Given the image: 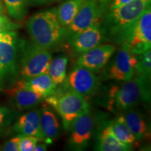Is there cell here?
Masks as SVG:
<instances>
[{
    "mask_svg": "<svg viewBox=\"0 0 151 151\" xmlns=\"http://www.w3.org/2000/svg\"><path fill=\"white\" fill-rule=\"evenodd\" d=\"M26 26L32 41L50 50L56 48L65 37V27H62L58 20L56 9L33 15L27 20Z\"/></svg>",
    "mask_w": 151,
    "mask_h": 151,
    "instance_id": "1",
    "label": "cell"
},
{
    "mask_svg": "<svg viewBox=\"0 0 151 151\" xmlns=\"http://www.w3.org/2000/svg\"><path fill=\"white\" fill-rule=\"evenodd\" d=\"M149 7H150V1L132 0L126 4L108 11V14L105 16L101 26L104 37L113 41Z\"/></svg>",
    "mask_w": 151,
    "mask_h": 151,
    "instance_id": "2",
    "label": "cell"
},
{
    "mask_svg": "<svg viewBox=\"0 0 151 151\" xmlns=\"http://www.w3.org/2000/svg\"><path fill=\"white\" fill-rule=\"evenodd\" d=\"M150 77L134 73L129 80L111 90L113 104L119 111L133 109L140 102H148L150 99Z\"/></svg>",
    "mask_w": 151,
    "mask_h": 151,
    "instance_id": "3",
    "label": "cell"
},
{
    "mask_svg": "<svg viewBox=\"0 0 151 151\" xmlns=\"http://www.w3.org/2000/svg\"><path fill=\"white\" fill-rule=\"evenodd\" d=\"M113 42L127 48L132 53L139 55L151 47L150 7L131 25L119 35Z\"/></svg>",
    "mask_w": 151,
    "mask_h": 151,
    "instance_id": "4",
    "label": "cell"
},
{
    "mask_svg": "<svg viewBox=\"0 0 151 151\" xmlns=\"http://www.w3.org/2000/svg\"><path fill=\"white\" fill-rule=\"evenodd\" d=\"M44 100L60 115L66 130L70 129L76 119L90 111V105L85 96L70 89L60 94H52Z\"/></svg>",
    "mask_w": 151,
    "mask_h": 151,
    "instance_id": "5",
    "label": "cell"
},
{
    "mask_svg": "<svg viewBox=\"0 0 151 151\" xmlns=\"http://www.w3.org/2000/svg\"><path fill=\"white\" fill-rule=\"evenodd\" d=\"M52 60L50 50L32 42H22L20 73L22 79L48 73Z\"/></svg>",
    "mask_w": 151,
    "mask_h": 151,
    "instance_id": "6",
    "label": "cell"
},
{
    "mask_svg": "<svg viewBox=\"0 0 151 151\" xmlns=\"http://www.w3.org/2000/svg\"><path fill=\"white\" fill-rule=\"evenodd\" d=\"M137 57L127 48L122 47L115 55L109 68L107 78L117 81L131 79L135 73Z\"/></svg>",
    "mask_w": 151,
    "mask_h": 151,
    "instance_id": "7",
    "label": "cell"
},
{
    "mask_svg": "<svg viewBox=\"0 0 151 151\" xmlns=\"http://www.w3.org/2000/svg\"><path fill=\"white\" fill-rule=\"evenodd\" d=\"M102 18L97 0H86L72 22L65 28V37H69L90 27Z\"/></svg>",
    "mask_w": 151,
    "mask_h": 151,
    "instance_id": "8",
    "label": "cell"
},
{
    "mask_svg": "<svg viewBox=\"0 0 151 151\" xmlns=\"http://www.w3.org/2000/svg\"><path fill=\"white\" fill-rule=\"evenodd\" d=\"M94 127V119L90 111L77 118L71 124L69 144L76 150H84L91 139Z\"/></svg>",
    "mask_w": 151,
    "mask_h": 151,
    "instance_id": "9",
    "label": "cell"
},
{
    "mask_svg": "<svg viewBox=\"0 0 151 151\" xmlns=\"http://www.w3.org/2000/svg\"><path fill=\"white\" fill-rule=\"evenodd\" d=\"M104 38L100 21L90 27L68 37L71 48L75 55H81L99 46Z\"/></svg>",
    "mask_w": 151,
    "mask_h": 151,
    "instance_id": "10",
    "label": "cell"
},
{
    "mask_svg": "<svg viewBox=\"0 0 151 151\" xmlns=\"http://www.w3.org/2000/svg\"><path fill=\"white\" fill-rule=\"evenodd\" d=\"M100 81L93 71L77 65L69 73L67 79V87L86 97L97 91Z\"/></svg>",
    "mask_w": 151,
    "mask_h": 151,
    "instance_id": "11",
    "label": "cell"
},
{
    "mask_svg": "<svg viewBox=\"0 0 151 151\" xmlns=\"http://www.w3.org/2000/svg\"><path fill=\"white\" fill-rule=\"evenodd\" d=\"M116 47L112 44H103L94 47L79 55L76 65L96 72L103 69L114 54Z\"/></svg>",
    "mask_w": 151,
    "mask_h": 151,
    "instance_id": "12",
    "label": "cell"
},
{
    "mask_svg": "<svg viewBox=\"0 0 151 151\" xmlns=\"http://www.w3.org/2000/svg\"><path fill=\"white\" fill-rule=\"evenodd\" d=\"M17 34L14 31L0 32V64L7 73H17Z\"/></svg>",
    "mask_w": 151,
    "mask_h": 151,
    "instance_id": "13",
    "label": "cell"
},
{
    "mask_svg": "<svg viewBox=\"0 0 151 151\" xmlns=\"http://www.w3.org/2000/svg\"><path fill=\"white\" fill-rule=\"evenodd\" d=\"M13 105L20 111L29 110L39 105L45 99L44 96L28 89L23 85L22 81H19L13 88L6 90Z\"/></svg>",
    "mask_w": 151,
    "mask_h": 151,
    "instance_id": "14",
    "label": "cell"
},
{
    "mask_svg": "<svg viewBox=\"0 0 151 151\" xmlns=\"http://www.w3.org/2000/svg\"><path fill=\"white\" fill-rule=\"evenodd\" d=\"M40 127L43 140L51 143L61 135L62 127L55 111L48 105L40 110Z\"/></svg>",
    "mask_w": 151,
    "mask_h": 151,
    "instance_id": "15",
    "label": "cell"
},
{
    "mask_svg": "<svg viewBox=\"0 0 151 151\" xmlns=\"http://www.w3.org/2000/svg\"><path fill=\"white\" fill-rule=\"evenodd\" d=\"M14 130L19 134L32 136L44 141L40 127V110L34 109L19 117Z\"/></svg>",
    "mask_w": 151,
    "mask_h": 151,
    "instance_id": "16",
    "label": "cell"
},
{
    "mask_svg": "<svg viewBox=\"0 0 151 151\" xmlns=\"http://www.w3.org/2000/svg\"><path fill=\"white\" fill-rule=\"evenodd\" d=\"M123 116L136 140H143L148 137V124L139 111L133 109H128L124 111Z\"/></svg>",
    "mask_w": 151,
    "mask_h": 151,
    "instance_id": "17",
    "label": "cell"
},
{
    "mask_svg": "<svg viewBox=\"0 0 151 151\" xmlns=\"http://www.w3.org/2000/svg\"><path fill=\"white\" fill-rule=\"evenodd\" d=\"M23 85L28 89L42 94L45 97L56 92L57 85L48 73H43L32 78L22 79Z\"/></svg>",
    "mask_w": 151,
    "mask_h": 151,
    "instance_id": "18",
    "label": "cell"
},
{
    "mask_svg": "<svg viewBox=\"0 0 151 151\" xmlns=\"http://www.w3.org/2000/svg\"><path fill=\"white\" fill-rule=\"evenodd\" d=\"M97 150L101 151H128L132 150V146L120 142L113 132L109 124L100 134Z\"/></svg>",
    "mask_w": 151,
    "mask_h": 151,
    "instance_id": "19",
    "label": "cell"
},
{
    "mask_svg": "<svg viewBox=\"0 0 151 151\" xmlns=\"http://www.w3.org/2000/svg\"><path fill=\"white\" fill-rule=\"evenodd\" d=\"M86 0H68L56 9L57 16L62 27H67L72 22Z\"/></svg>",
    "mask_w": 151,
    "mask_h": 151,
    "instance_id": "20",
    "label": "cell"
},
{
    "mask_svg": "<svg viewBox=\"0 0 151 151\" xmlns=\"http://www.w3.org/2000/svg\"><path fill=\"white\" fill-rule=\"evenodd\" d=\"M68 58L65 55H60L51 60L48 70V74L56 85L64 82L67 75Z\"/></svg>",
    "mask_w": 151,
    "mask_h": 151,
    "instance_id": "21",
    "label": "cell"
},
{
    "mask_svg": "<svg viewBox=\"0 0 151 151\" xmlns=\"http://www.w3.org/2000/svg\"><path fill=\"white\" fill-rule=\"evenodd\" d=\"M111 126L115 136L120 142L132 146V144L137 141L134 136L130 131L123 116L118 117L111 124Z\"/></svg>",
    "mask_w": 151,
    "mask_h": 151,
    "instance_id": "22",
    "label": "cell"
},
{
    "mask_svg": "<svg viewBox=\"0 0 151 151\" xmlns=\"http://www.w3.org/2000/svg\"><path fill=\"white\" fill-rule=\"evenodd\" d=\"M6 9L13 20L20 21L27 14V0H3Z\"/></svg>",
    "mask_w": 151,
    "mask_h": 151,
    "instance_id": "23",
    "label": "cell"
},
{
    "mask_svg": "<svg viewBox=\"0 0 151 151\" xmlns=\"http://www.w3.org/2000/svg\"><path fill=\"white\" fill-rule=\"evenodd\" d=\"M137 57V64L135 68V73L138 75L150 77L151 53L150 49L139 55Z\"/></svg>",
    "mask_w": 151,
    "mask_h": 151,
    "instance_id": "24",
    "label": "cell"
},
{
    "mask_svg": "<svg viewBox=\"0 0 151 151\" xmlns=\"http://www.w3.org/2000/svg\"><path fill=\"white\" fill-rule=\"evenodd\" d=\"M20 135L19 151H34L37 143L41 141L39 138L32 137V136Z\"/></svg>",
    "mask_w": 151,
    "mask_h": 151,
    "instance_id": "25",
    "label": "cell"
},
{
    "mask_svg": "<svg viewBox=\"0 0 151 151\" xmlns=\"http://www.w3.org/2000/svg\"><path fill=\"white\" fill-rule=\"evenodd\" d=\"M14 118V113L5 106H0V132L8 127Z\"/></svg>",
    "mask_w": 151,
    "mask_h": 151,
    "instance_id": "26",
    "label": "cell"
},
{
    "mask_svg": "<svg viewBox=\"0 0 151 151\" xmlns=\"http://www.w3.org/2000/svg\"><path fill=\"white\" fill-rule=\"evenodd\" d=\"M20 135L15 137L10 140L6 141L0 150L3 151H19V141Z\"/></svg>",
    "mask_w": 151,
    "mask_h": 151,
    "instance_id": "27",
    "label": "cell"
},
{
    "mask_svg": "<svg viewBox=\"0 0 151 151\" xmlns=\"http://www.w3.org/2000/svg\"><path fill=\"white\" fill-rule=\"evenodd\" d=\"M16 25L13 23L5 15L0 14V32L14 31Z\"/></svg>",
    "mask_w": 151,
    "mask_h": 151,
    "instance_id": "28",
    "label": "cell"
},
{
    "mask_svg": "<svg viewBox=\"0 0 151 151\" xmlns=\"http://www.w3.org/2000/svg\"><path fill=\"white\" fill-rule=\"evenodd\" d=\"M113 1V0H97L102 18L109 11V6H110Z\"/></svg>",
    "mask_w": 151,
    "mask_h": 151,
    "instance_id": "29",
    "label": "cell"
},
{
    "mask_svg": "<svg viewBox=\"0 0 151 151\" xmlns=\"http://www.w3.org/2000/svg\"><path fill=\"white\" fill-rule=\"evenodd\" d=\"M132 1V0H113L112 3H111V4L110 5V6H109V11L112 10L113 9H116L117 7L121 6L126 4L129 3ZM107 12H108V11H107Z\"/></svg>",
    "mask_w": 151,
    "mask_h": 151,
    "instance_id": "30",
    "label": "cell"
},
{
    "mask_svg": "<svg viewBox=\"0 0 151 151\" xmlns=\"http://www.w3.org/2000/svg\"><path fill=\"white\" fill-rule=\"evenodd\" d=\"M51 0H27V4L32 6H39L48 4Z\"/></svg>",
    "mask_w": 151,
    "mask_h": 151,
    "instance_id": "31",
    "label": "cell"
},
{
    "mask_svg": "<svg viewBox=\"0 0 151 151\" xmlns=\"http://www.w3.org/2000/svg\"><path fill=\"white\" fill-rule=\"evenodd\" d=\"M7 75H8V73L6 71L5 69L0 64V84H1L4 82V79Z\"/></svg>",
    "mask_w": 151,
    "mask_h": 151,
    "instance_id": "32",
    "label": "cell"
},
{
    "mask_svg": "<svg viewBox=\"0 0 151 151\" xmlns=\"http://www.w3.org/2000/svg\"><path fill=\"white\" fill-rule=\"evenodd\" d=\"M47 150V145L46 143H37L36 145L34 151H46Z\"/></svg>",
    "mask_w": 151,
    "mask_h": 151,
    "instance_id": "33",
    "label": "cell"
},
{
    "mask_svg": "<svg viewBox=\"0 0 151 151\" xmlns=\"http://www.w3.org/2000/svg\"><path fill=\"white\" fill-rule=\"evenodd\" d=\"M146 1H150V0H146Z\"/></svg>",
    "mask_w": 151,
    "mask_h": 151,
    "instance_id": "34",
    "label": "cell"
}]
</instances>
